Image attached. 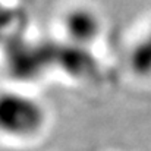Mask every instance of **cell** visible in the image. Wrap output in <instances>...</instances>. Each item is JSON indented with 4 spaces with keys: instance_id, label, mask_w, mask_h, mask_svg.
<instances>
[{
    "instance_id": "obj_2",
    "label": "cell",
    "mask_w": 151,
    "mask_h": 151,
    "mask_svg": "<svg viewBox=\"0 0 151 151\" xmlns=\"http://www.w3.org/2000/svg\"><path fill=\"white\" fill-rule=\"evenodd\" d=\"M65 31L68 34V38L75 44L88 46L99 38L101 32V21L94 10L78 7L66 15Z\"/></svg>"
},
{
    "instance_id": "obj_1",
    "label": "cell",
    "mask_w": 151,
    "mask_h": 151,
    "mask_svg": "<svg viewBox=\"0 0 151 151\" xmlns=\"http://www.w3.org/2000/svg\"><path fill=\"white\" fill-rule=\"evenodd\" d=\"M46 123L44 106L32 96L19 91L0 93V134L12 138H29Z\"/></svg>"
},
{
    "instance_id": "obj_3",
    "label": "cell",
    "mask_w": 151,
    "mask_h": 151,
    "mask_svg": "<svg viewBox=\"0 0 151 151\" xmlns=\"http://www.w3.org/2000/svg\"><path fill=\"white\" fill-rule=\"evenodd\" d=\"M131 66L141 76L151 75V25L132 49Z\"/></svg>"
}]
</instances>
